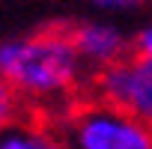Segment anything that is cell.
Returning <instances> with one entry per match:
<instances>
[{
  "label": "cell",
  "instance_id": "cell-1",
  "mask_svg": "<svg viewBox=\"0 0 152 149\" xmlns=\"http://www.w3.org/2000/svg\"><path fill=\"white\" fill-rule=\"evenodd\" d=\"M0 74L18 102L33 110H72L93 72L81 60L69 30H36L0 39Z\"/></svg>",
  "mask_w": 152,
  "mask_h": 149
},
{
  "label": "cell",
  "instance_id": "cell-2",
  "mask_svg": "<svg viewBox=\"0 0 152 149\" xmlns=\"http://www.w3.org/2000/svg\"><path fill=\"white\" fill-rule=\"evenodd\" d=\"M60 140L66 149H152V128L90 96L60 116Z\"/></svg>",
  "mask_w": 152,
  "mask_h": 149
},
{
  "label": "cell",
  "instance_id": "cell-3",
  "mask_svg": "<svg viewBox=\"0 0 152 149\" xmlns=\"http://www.w3.org/2000/svg\"><path fill=\"white\" fill-rule=\"evenodd\" d=\"M90 93L93 99L107 102L152 128V60L131 54L128 60L96 72Z\"/></svg>",
  "mask_w": 152,
  "mask_h": 149
},
{
  "label": "cell",
  "instance_id": "cell-4",
  "mask_svg": "<svg viewBox=\"0 0 152 149\" xmlns=\"http://www.w3.org/2000/svg\"><path fill=\"white\" fill-rule=\"evenodd\" d=\"M69 36L93 74L102 69H110L134 54V39L119 24L104 21V18H90V21L75 24L69 30Z\"/></svg>",
  "mask_w": 152,
  "mask_h": 149
},
{
  "label": "cell",
  "instance_id": "cell-5",
  "mask_svg": "<svg viewBox=\"0 0 152 149\" xmlns=\"http://www.w3.org/2000/svg\"><path fill=\"white\" fill-rule=\"evenodd\" d=\"M0 149H66V146L54 125L36 116H18L0 131Z\"/></svg>",
  "mask_w": 152,
  "mask_h": 149
},
{
  "label": "cell",
  "instance_id": "cell-6",
  "mask_svg": "<svg viewBox=\"0 0 152 149\" xmlns=\"http://www.w3.org/2000/svg\"><path fill=\"white\" fill-rule=\"evenodd\" d=\"M18 116H21V102L12 93V87L3 81V74H0V131H3L9 122H15Z\"/></svg>",
  "mask_w": 152,
  "mask_h": 149
},
{
  "label": "cell",
  "instance_id": "cell-7",
  "mask_svg": "<svg viewBox=\"0 0 152 149\" xmlns=\"http://www.w3.org/2000/svg\"><path fill=\"white\" fill-rule=\"evenodd\" d=\"M131 39H134V54L152 60V21H146V24H143Z\"/></svg>",
  "mask_w": 152,
  "mask_h": 149
},
{
  "label": "cell",
  "instance_id": "cell-8",
  "mask_svg": "<svg viewBox=\"0 0 152 149\" xmlns=\"http://www.w3.org/2000/svg\"><path fill=\"white\" fill-rule=\"evenodd\" d=\"M87 3L96 6L99 12H128V9L143 6L146 0H87Z\"/></svg>",
  "mask_w": 152,
  "mask_h": 149
}]
</instances>
